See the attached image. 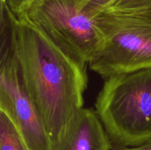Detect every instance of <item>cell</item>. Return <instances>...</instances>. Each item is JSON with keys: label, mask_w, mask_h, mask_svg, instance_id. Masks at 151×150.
Returning <instances> with one entry per match:
<instances>
[{"label": "cell", "mask_w": 151, "mask_h": 150, "mask_svg": "<svg viewBox=\"0 0 151 150\" xmlns=\"http://www.w3.org/2000/svg\"><path fill=\"white\" fill-rule=\"evenodd\" d=\"M12 46L25 89L55 150L83 108L87 67L65 54L22 15L13 19Z\"/></svg>", "instance_id": "6da1fadb"}, {"label": "cell", "mask_w": 151, "mask_h": 150, "mask_svg": "<svg viewBox=\"0 0 151 150\" xmlns=\"http://www.w3.org/2000/svg\"><path fill=\"white\" fill-rule=\"evenodd\" d=\"M94 107L112 149L151 139V69L104 79Z\"/></svg>", "instance_id": "7a4b0ae2"}, {"label": "cell", "mask_w": 151, "mask_h": 150, "mask_svg": "<svg viewBox=\"0 0 151 150\" xmlns=\"http://www.w3.org/2000/svg\"><path fill=\"white\" fill-rule=\"evenodd\" d=\"M103 41L88 66L103 79L151 69V7H109L94 17Z\"/></svg>", "instance_id": "3957f363"}, {"label": "cell", "mask_w": 151, "mask_h": 150, "mask_svg": "<svg viewBox=\"0 0 151 150\" xmlns=\"http://www.w3.org/2000/svg\"><path fill=\"white\" fill-rule=\"evenodd\" d=\"M20 15L83 66L103 44L94 18L83 10L79 0H32Z\"/></svg>", "instance_id": "277c9868"}, {"label": "cell", "mask_w": 151, "mask_h": 150, "mask_svg": "<svg viewBox=\"0 0 151 150\" xmlns=\"http://www.w3.org/2000/svg\"><path fill=\"white\" fill-rule=\"evenodd\" d=\"M0 111L5 113L29 150H53L39 112L24 88L13 53L0 54Z\"/></svg>", "instance_id": "5b68a950"}, {"label": "cell", "mask_w": 151, "mask_h": 150, "mask_svg": "<svg viewBox=\"0 0 151 150\" xmlns=\"http://www.w3.org/2000/svg\"><path fill=\"white\" fill-rule=\"evenodd\" d=\"M55 150H112V148L95 111L83 107Z\"/></svg>", "instance_id": "8992f818"}, {"label": "cell", "mask_w": 151, "mask_h": 150, "mask_svg": "<svg viewBox=\"0 0 151 150\" xmlns=\"http://www.w3.org/2000/svg\"><path fill=\"white\" fill-rule=\"evenodd\" d=\"M0 150H29L8 116L0 111Z\"/></svg>", "instance_id": "52a82bcc"}, {"label": "cell", "mask_w": 151, "mask_h": 150, "mask_svg": "<svg viewBox=\"0 0 151 150\" xmlns=\"http://www.w3.org/2000/svg\"><path fill=\"white\" fill-rule=\"evenodd\" d=\"M116 0H79L83 10L92 17L110 7Z\"/></svg>", "instance_id": "ba28073f"}, {"label": "cell", "mask_w": 151, "mask_h": 150, "mask_svg": "<svg viewBox=\"0 0 151 150\" xmlns=\"http://www.w3.org/2000/svg\"><path fill=\"white\" fill-rule=\"evenodd\" d=\"M151 7V0H116L110 7L119 10H137Z\"/></svg>", "instance_id": "9c48e42d"}, {"label": "cell", "mask_w": 151, "mask_h": 150, "mask_svg": "<svg viewBox=\"0 0 151 150\" xmlns=\"http://www.w3.org/2000/svg\"><path fill=\"white\" fill-rule=\"evenodd\" d=\"M10 10L16 15L22 14L32 0H4Z\"/></svg>", "instance_id": "30bf717a"}, {"label": "cell", "mask_w": 151, "mask_h": 150, "mask_svg": "<svg viewBox=\"0 0 151 150\" xmlns=\"http://www.w3.org/2000/svg\"><path fill=\"white\" fill-rule=\"evenodd\" d=\"M112 150H151V139L145 143V144H142L140 146H137L128 147V148L118 149Z\"/></svg>", "instance_id": "8fae6325"}]
</instances>
